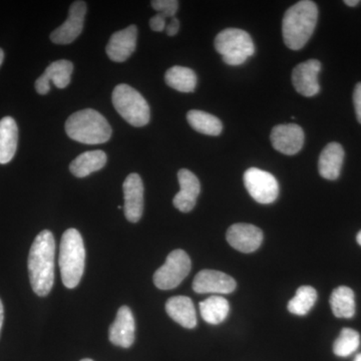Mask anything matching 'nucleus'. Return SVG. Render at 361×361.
<instances>
[{
	"label": "nucleus",
	"instance_id": "38",
	"mask_svg": "<svg viewBox=\"0 0 361 361\" xmlns=\"http://www.w3.org/2000/svg\"><path fill=\"white\" fill-rule=\"evenodd\" d=\"M80 361H94V360H90V358H85V360H82Z\"/></svg>",
	"mask_w": 361,
	"mask_h": 361
},
{
	"label": "nucleus",
	"instance_id": "21",
	"mask_svg": "<svg viewBox=\"0 0 361 361\" xmlns=\"http://www.w3.org/2000/svg\"><path fill=\"white\" fill-rule=\"evenodd\" d=\"M18 129L11 116H4L0 120V164L9 163L18 148Z\"/></svg>",
	"mask_w": 361,
	"mask_h": 361
},
{
	"label": "nucleus",
	"instance_id": "28",
	"mask_svg": "<svg viewBox=\"0 0 361 361\" xmlns=\"http://www.w3.org/2000/svg\"><path fill=\"white\" fill-rule=\"evenodd\" d=\"M360 345V336L357 331L351 329H343L338 338L334 344V355L339 357H348L357 350Z\"/></svg>",
	"mask_w": 361,
	"mask_h": 361
},
{
	"label": "nucleus",
	"instance_id": "8",
	"mask_svg": "<svg viewBox=\"0 0 361 361\" xmlns=\"http://www.w3.org/2000/svg\"><path fill=\"white\" fill-rule=\"evenodd\" d=\"M244 185L252 198L264 205L276 201L279 195V184L276 178L258 168H250L246 171Z\"/></svg>",
	"mask_w": 361,
	"mask_h": 361
},
{
	"label": "nucleus",
	"instance_id": "34",
	"mask_svg": "<svg viewBox=\"0 0 361 361\" xmlns=\"http://www.w3.org/2000/svg\"><path fill=\"white\" fill-rule=\"evenodd\" d=\"M344 4H345L346 6L353 7L357 6V4H360V0H345Z\"/></svg>",
	"mask_w": 361,
	"mask_h": 361
},
{
	"label": "nucleus",
	"instance_id": "18",
	"mask_svg": "<svg viewBox=\"0 0 361 361\" xmlns=\"http://www.w3.org/2000/svg\"><path fill=\"white\" fill-rule=\"evenodd\" d=\"M137 26L130 25L111 35L106 45V54L116 63L127 61L137 47Z\"/></svg>",
	"mask_w": 361,
	"mask_h": 361
},
{
	"label": "nucleus",
	"instance_id": "16",
	"mask_svg": "<svg viewBox=\"0 0 361 361\" xmlns=\"http://www.w3.org/2000/svg\"><path fill=\"white\" fill-rule=\"evenodd\" d=\"M135 323L132 310L122 306L116 313L115 322L111 325L109 338L111 343L123 348H129L135 341Z\"/></svg>",
	"mask_w": 361,
	"mask_h": 361
},
{
	"label": "nucleus",
	"instance_id": "26",
	"mask_svg": "<svg viewBox=\"0 0 361 361\" xmlns=\"http://www.w3.org/2000/svg\"><path fill=\"white\" fill-rule=\"evenodd\" d=\"M188 123L195 130L208 135H219L222 133V122L217 116L206 111L192 110L187 114Z\"/></svg>",
	"mask_w": 361,
	"mask_h": 361
},
{
	"label": "nucleus",
	"instance_id": "10",
	"mask_svg": "<svg viewBox=\"0 0 361 361\" xmlns=\"http://www.w3.org/2000/svg\"><path fill=\"white\" fill-rule=\"evenodd\" d=\"M273 148L283 155L293 156L301 151L304 145L302 128L295 123H285L273 128L270 135Z\"/></svg>",
	"mask_w": 361,
	"mask_h": 361
},
{
	"label": "nucleus",
	"instance_id": "17",
	"mask_svg": "<svg viewBox=\"0 0 361 361\" xmlns=\"http://www.w3.org/2000/svg\"><path fill=\"white\" fill-rule=\"evenodd\" d=\"M73 65L70 61L61 59L47 66V70L35 82V90L39 94H47L51 90L49 82H54L59 89H65L70 85Z\"/></svg>",
	"mask_w": 361,
	"mask_h": 361
},
{
	"label": "nucleus",
	"instance_id": "25",
	"mask_svg": "<svg viewBox=\"0 0 361 361\" xmlns=\"http://www.w3.org/2000/svg\"><path fill=\"white\" fill-rule=\"evenodd\" d=\"M166 84L178 92H192L197 85V75L191 68L176 66L165 75Z\"/></svg>",
	"mask_w": 361,
	"mask_h": 361
},
{
	"label": "nucleus",
	"instance_id": "20",
	"mask_svg": "<svg viewBox=\"0 0 361 361\" xmlns=\"http://www.w3.org/2000/svg\"><path fill=\"white\" fill-rule=\"evenodd\" d=\"M166 311L174 322L185 329H195L197 325L196 310L193 301L186 296H175L166 303Z\"/></svg>",
	"mask_w": 361,
	"mask_h": 361
},
{
	"label": "nucleus",
	"instance_id": "35",
	"mask_svg": "<svg viewBox=\"0 0 361 361\" xmlns=\"http://www.w3.org/2000/svg\"><path fill=\"white\" fill-rule=\"evenodd\" d=\"M4 52L0 49V66H1L2 61H4Z\"/></svg>",
	"mask_w": 361,
	"mask_h": 361
},
{
	"label": "nucleus",
	"instance_id": "3",
	"mask_svg": "<svg viewBox=\"0 0 361 361\" xmlns=\"http://www.w3.org/2000/svg\"><path fill=\"white\" fill-rule=\"evenodd\" d=\"M59 268L66 288H75L84 274L85 249L82 235L77 229L66 230L59 247Z\"/></svg>",
	"mask_w": 361,
	"mask_h": 361
},
{
	"label": "nucleus",
	"instance_id": "5",
	"mask_svg": "<svg viewBox=\"0 0 361 361\" xmlns=\"http://www.w3.org/2000/svg\"><path fill=\"white\" fill-rule=\"evenodd\" d=\"M113 104L116 111L134 127L148 125L151 118L149 104L137 90L130 85H116L113 92Z\"/></svg>",
	"mask_w": 361,
	"mask_h": 361
},
{
	"label": "nucleus",
	"instance_id": "7",
	"mask_svg": "<svg viewBox=\"0 0 361 361\" xmlns=\"http://www.w3.org/2000/svg\"><path fill=\"white\" fill-rule=\"evenodd\" d=\"M191 259L186 252L175 250L169 254L165 264L154 274V283L161 290H170L179 286L191 271Z\"/></svg>",
	"mask_w": 361,
	"mask_h": 361
},
{
	"label": "nucleus",
	"instance_id": "9",
	"mask_svg": "<svg viewBox=\"0 0 361 361\" xmlns=\"http://www.w3.org/2000/svg\"><path fill=\"white\" fill-rule=\"evenodd\" d=\"M85 13L87 4L85 1L73 2L65 23L51 32V42L56 44H68L75 42L84 28Z\"/></svg>",
	"mask_w": 361,
	"mask_h": 361
},
{
	"label": "nucleus",
	"instance_id": "33",
	"mask_svg": "<svg viewBox=\"0 0 361 361\" xmlns=\"http://www.w3.org/2000/svg\"><path fill=\"white\" fill-rule=\"evenodd\" d=\"M4 305H2L1 300H0V330H1L2 324H4Z\"/></svg>",
	"mask_w": 361,
	"mask_h": 361
},
{
	"label": "nucleus",
	"instance_id": "13",
	"mask_svg": "<svg viewBox=\"0 0 361 361\" xmlns=\"http://www.w3.org/2000/svg\"><path fill=\"white\" fill-rule=\"evenodd\" d=\"M123 190L126 218L132 223L139 222L144 212V185L141 177L135 173L128 176L123 182Z\"/></svg>",
	"mask_w": 361,
	"mask_h": 361
},
{
	"label": "nucleus",
	"instance_id": "31",
	"mask_svg": "<svg viewBox=\"0 0 361 361\" xmlns=\"http://www.w3.org/2000/svg\"><path fill=\"white\" fill-rule=\"evenodd\" d=\"M353 104H355L356 118L361 123V82H358L355 85V92H353Z\"/></svg>",
	"mask_w": 361,
	"mask_h": 361
},
{
	"label": "nucleus",
	"instance_id": "36",
	"mask_svg": "<svg viewBox=\"0 0 361 361\" xmlns=\"http://www.w3.org/2000/svg\"><path fill=\"white\" fill-rule=\"evenodd\" d=\"M356 240H357V243L361 246V231L358 233L357 237H356Z\"/></svg>",
	"mask_w": 361,
	"mask_h": 361
},
{
	"label": "nucleus",
	"instance_id": "30",
	"mask_svg": "<svg viewBox=\"0 0 361 361\" xmlns=\"http://www.w3.org/2000/svg\"><path fill=\"white\" fill-rule=\"evenodd\" d=\"M149 26L154 32H163L166 30V18L161 13H157L149 20Z\"/></svg>",
	"mask_w": 361,
	"mask_h": 361
},
{
	"label": "nucleus",
	"instance_id": "14",
	"mask_svg": "<svg viewBox=\"0 0 361 361\" xmlns=\"http://www.w3.org/2000/svg\"><path fill=\"white\" fill-rule=\"evenodd\" d=\"M322 71V63L317 59H310L300 63L292 73V82L297 92L304 97H313L319 92L318 75Z\"/></svg>",
	"mask_w": 361,
	"mask_h": 361
},
{
	"label": "nucleus",
	"instance_id": "6",
	"mask_svg": "<svg viewBox=\"0 0 361 361\" xmlns=\"http://www.w3.org/2000/svg\"><path fill=\"white\" fill-rule=\"evenodd\" d=\"M215 49L229 66H240L253 56L255 45L250 35L239 28H227L215 39Z\"/></svg>",
	"mask_w": 361,
	"mask_h": 361
},
{
	"label": "nucleus",
	"instance_id": "23",
	"mask_svg": "<svg viewBox=\"0 0 361 361\" xmlns=\"http://www.w3.org/2000/svg\"><path fill=\"white\" fill-rule=\"evenodd\" d=\"M330 306L337 318H353L355 314V292L348 286H339L330 296Z\"/></svg>",
	"mask_w": 361,
	"mask_h": 361
},
{
	"label": "nucleus",
	"instance_id": "27",
	"mask_svg": "<svg viewBox=\"0 0 361 361\" xmlns=\"http://www.w3.org/2000/svg\"><path fill=\"white\" fill-rule=\"evenodd\" d=\"M317 300V292L311 286H301L297 289L295 296L288 302V310L292 314H307Z\"/></svg>",
	"mask_w": 361,
	"mask_h": 361
},
{
	"label": "nucleus",
	"instance_id": "24",
	"mask_svg": "<svg viewBox=\"0 0 361 361\" xmlns=\"http://www.w3.org/2000/svg\"><path fill=\"white\" fill-rule=\"evenodd\" d=\"M202 318L209 324L218 325L224 322L229 314L230 305L227 299L219 295H212L200 304Z\"/></svg>",
	"mask_w": 361,
	"mask_h": 361
},
{
	"label": "nucleus",
	"instance_id": "15",
	"mask_svg": "<svg viewBox=\"0 0 361 361\" xmlns=\"http://www.w3.org/2000/svg\"><path fill=\"white\" fill-rule=\"evenodd\" d=\"M180 191L176 195L173 203L178 210L188 213L196 206L197 199L201 192L200 180L187 169H182L178 173Z\"/></svg>",
	"mask_w": 361,
	"mask_h": 361
},
{
	"label": "nucleus",
	"instance_id": "11",
	"mask_svg": "<svg viewBox=\"0 0 361 361\" xmlns=\"http://www.w3.org/2000/svg\"><path fill=\"white\" fill-rule=\"evenodd\" d=\"M236 286L234 278L217 270H202L193 281L194 291L199 294H230Z\"/></svg>",
	"mask_w": 361,
	"mask_h": 361
},
{
	"label": "nucleus",
	"instance_id": "19",
	"mask_svg": "<svg viewBox=\"0 0 361 361\" xmlns=\"http://www.w3.org/2000/svg\"><path fill=\"white\" fill-rule=\"evenodd\" d=\"M344 161V149L338 142H330L327 145L318 161L319 174L324 179L334 180L341 175Z\"/></svg>",
	"mask_w": 361,
	"mask_h": 361
},
{
	"label": "nucleus",
	"instance_id": "29",
	"mask_svg": "<svg viewBox=\"0 0 361 361\" xmlns=\"http://www.w3.org/2000/svg\"><path fill=\"white\" fill-rule=\"evenodd\" d=\"M152 6L166 18H174L179 7V2L176 0H154L152 1Z\"/></svg>",
	"mask_w": 361,
	"mask_h": 361
},
{
	"label": "nucleus",
	"instance_id": "12",
	"mask_svg": "<svg viewBox=\"0 0 361 361\" xmlns=\"http://www.w3.org/2000/svg\"><path fill=\"white\" fill-rule=\"evenodd\" d=\"M228 243L240 252L252 253L257 250L263 242V232L260 228L245 223L232 225L226 235Z\"/></svg>",
	"mask_w": 361,
	"mask_h": 361
},
{
	"label": "nucleus",
	"instance_id": "22",
	"mask_svg": "<svg viewBox=\"0 0 361 361\" xmlns=\"http://www.w3.org/2000/svg\"><path fill=\"white\" fill-rule=\"evenodd\" d=\"M106 153L103 151L85 152L82 155L78 156L70 165L71 174L78 178H85L92 173L101 170L106 166Z\"/></svg>",
	"mask_w": 361,
	"mask_h": 361
},
{
	"label": "nucleus",
	"instance_id": "4",
	"mask_svg": "<svg viewBox=\"0 0 361 361\" xmlns=\"http://www.w3.org/2000/svg\"><path fill=\"white\" fill-rule=\"evenodd\" d=\"M66 132L73 141L87 145L104 144L111 137L110 123L92 109L73 114L66 121Z\"/></svg>",
	"mask_w": 361,
	"mask_h": 361
},
{
	"label": "nucleus",
	"instance_id": "37",
	"mask_svg": "<svg viewBox=\"0 0 361 361\" xmlns=\"http://www.w3.org/2000/svg\"><path fill=\"white\" fill-rule=\"evenodd\" d=\"M353 361H361V353L355 356V360Z\"/></svg>",
	"mask_w": 361,
	"mask_h": 361
},
{
	"label": "nucleus",
	"instance_id": "32",
	"mask_svg": "<svg viewBox=\"0 0 361 361\" xmlns=\"http://www.w3.org/2000/svg\"><path fill=\"white\" fill-rule=\"evenodd\" d=\"M180 28V21L177 20V18H172L171 20L170 23L167 26H166V32H167V35L169 37H174V35H177L179 32Z\"/></svg>",
	"mask_w": 361,
	"mask_h": 361
},
{
	"label": "nucleus",
	"instance_id": "2",
	"mask_svg": "<svg viewBox=\"0 0 361 361\" xmlns=\"http://www.w3.org/2000/svg\"><path fill=\"white\" fill-rule=\"evenodd\" d=\"M318 20L315 2L302 0L292 6L284 14L282 33L287 47L299 51L307 44L314 32Z\"/></svg>",
	"mask_w": 361,
	"mask_h": 361
},
{
	"label": "nucleus",
	"instance_id": "1",
	"mask_svg": "<svg viewBox=\"0 0 361 361\" xmlns=\"http://www.w3.org/2000/svg\"><path fill=\"white\" fill-rule=\"evenodd\" d=\"M56 241L49 230H44L33 241L28 255V273L33 291L39 296L49 295L54 283Z\"/></svg>",
	"mask_w": 361,
	"mask_h": 361
}]
</instances>
